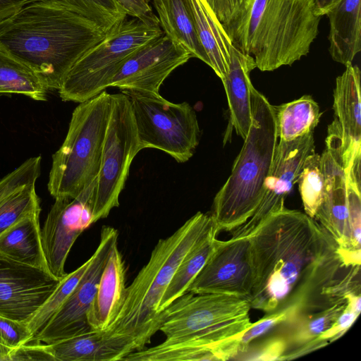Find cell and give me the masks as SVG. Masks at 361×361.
Returning a JSON list of instances; mask_svg holds the SVG:
<instances>
[{
	"mask_svg": "<svg viewBox=\"0 0 361 361\" xmlns=\"http://www.w3.org/2000/svg\"><path fill=\"white\" fill-rule=\"evenodd\" d=\"M216 233L210 235L194 247L178 267L169 285L160 300L158 312L163 311L188 289L212 254L217 242Z\"/></svg>",
	"mask_w": 361,
	"mask_h": 361,
	"instance_id": "cell-29",
	"label": "cell"
},
{
	"mask_svg": "<svg viewBox=\"0 0 361 361\" xmlns=\"http://www.w3.org/2000/svg\"><path fill=\"white\" fill-rule=\"evenodd\" d=\"M0 337L6 345L16 348L28 343L32 334L25 322L0 316Z\"/></svg>",
	"mask_w": 361,
	"mask_h": 361,
	"instance_id": "cell-36",
	"label": "cell"
},
{
	"mask_svg": "<svg viewBox=\"0 0 361 361\" xmlns=\"http://www.w3.org/2000/svg\"><path fill=\"white\" fill-rule=\"evenodd\" d=\"M61 280L0 252V316L26 323Z\"/></svg>",
	"mask_w": 361,
	"mask_h": 361,
	"instance_id": "cell-15",
	"label": "cell"
},
{
	"mask_svg": "<svg viewBox=\"0 0 361 361\" xmlns=\"http://www.w3.org/2000/svg\"><path fill=\"white\" fill-rule=\"evenodd\" d=\"M97 178L75 197L56 198L41 228L47 267L58 279L61 280L67 274L65 264L74 243L92 224Z\"/></svg>",
	"mask_w": 361,
	"mask_h": 361,
	"instance_id": "cell-12",
	"label": "cell"
},
{
	"mask_svg": "<svg viewBox=\"0 0 361 361\" xmlns=\"http://www.w3.org/2000/svg\"><path fill=\"white\" fill-rule=\"evenodd\" d=\"M40 212L35 183L27 185L0 203V235L21 219Z\"/></svg>",
	"mask_w": 361,
	"mask_h": 361,
	"instance_id": "cell-33",
	"label": "cell"
},
{
	"mask_svg": "<svg viewBox=\"0 0 361 361\" xmlns=\"http://www.w3.org/2000/svg\"><path fill=\"white\" fill-rule=\"evenodd\" d=\"M359 314L353 311L346 304L341 314L334 323L322 333L314 342L317 350L343 336L355 322Z\"/></svg>",
	"mask_w": 361,
	"mask_h": 361,
	"instance_id": "cell-37",
	"label": "cell"
},
{
	"mask_svg": "<svg viewBox=\"0 0 361 361\" xmlns=\"http://www.w3.org/2000/svg\"><path fill=\"white\" fill-rule=\"evenodd\" d=\"M0 343H3V344H4V342H3V341H2V339L1 338V337H0ZM4 345H5V344H4Z\"/></svg>",
	"mask_w": 361,
	"mask_h": 361,
	"instance_id": "cell-43",
	"label": "cell"
},
{
	"mask_svg": "<svg viewBox=\"0 0 361 361\" xmlns=\"http://www.w3.org/2000/svg\"><path fill=\"white\" fill-rule=\"evenodd\" d=\"M248 238L254 281L247 299L265 313L319 298L347 267L334 240L299 210L272 212Z\"/></svg>",
	"mask_w": 361,
	"mask_h": 361,
	"instance_id": "cell-1",
	"label": "cell"
},
{
	"mask_svg": "<svg viewBox=\"0 0 361 361\" xmlns=\"http://www.w3.org/2000/svg\"><path fill=\"white\" fill-rule=\"evenodd\" d=\"M300 305V304H293L280 310L266 313L259 320L252 323L241 334L235 336L234 338L238 350L237 355L242 353L253 340L267 334L278 324L288 319L298 310Z\"/></svg>",
	"mask_w": 361,
	"mask_h": 361,
	"instance_id": "cell-35",
	"label": "cell"
},
{
	"mask_svg": "<svg viewBox=\"0 0 361 361\" xmlns=\"http://www.w3.org/2000/svg\"><path fill=\"white\" fill-rule=\"evenodd\" d=\"M39 214L38 212L26 216L2 233L0 252L14 260L49 271L42 245Z\"/></svg>",
	"mask_w": 361,
	"mask_h": 361,
	"instance_id": "cell-26",
	"label": "cell"
},
{
	"mask_svg": "<svg viewBox=\"0 0 361 361\" xmlns=\"http://www.w3.org/2000/svg\"><path fill=\"white\" fill-rule=\"evenodd\" d=\"M37 1L40 0H0V23L26 5Z\"/></svg>",
	"mask_w": 361,
	"mask_h": 361,
	"instance_id": "cell-40",
	"label": "cell"
},
{
	"mask_svg": "<svg viewBox=\"0 0 361 361\" xmlns=\"http://www.w3.org/2000/svg\"><path fill=\"white\" fill-rule=\"evenodd\" d=\"M163 34L159 25L126 19L74 64L58 90L60 98L80 103L100 94L128 58Z\"/></svg>",
	"mask_w": 361,
	"mask_h": 361,
	"instance_id": "cell-7",
	"label": "cell"
},
{
	"mask_svg": "<svg viewBox=\"0 0 361 361\" xmlns=\"http://www.w3.org/2000/svg\"><path fill=\"white\" fill-rule=\"evenodd\" d=\"M334 119L328 127L326 148L344 170L361 157L360 70L352 63L336 79Z\"/></svg>",
	"mask_w": 361,
	"mask_h": 361,
	"instance_id": "cell-16",
	"label": "cell"
},
{
	"mask_svg": "<svg viewBox=\"0 0 361 361\" xmlns=\"http://www.w3.org/2000/svg\"><path fill=\"white\" fill-rule=\"evenodd\" d=\"M118 238L116 228L102 226L99 244L88 259V265L74 290L28 343L51 344L92 330L87 313L111 249L118 243Z\"/></svg>",
	"mask_w": 361,
	"mask_h": 361,
	"instance_id": "cell-11",
	"label": "cell"
},
{
	"mask_svg": "<svg viewBox=\"0 0 361 361\" xmlns=\"http://www.w3.org/2000/svg\"><path fill=\"white\" fill-rule=\"evenodd\" d=\"M278 137L290 141L313 133L322 113L316 101L310 95L279 106H274Z\"/></svg>",
	"mask_w": 361,
	"mask_h": 361,
	"instance_id": "cell-27",
	"label": "cell"
},
{
	"mask_svg": "<svg viewBox=\"0 0 361 361\" xmlns=\"http://www.w3.org/2000/svg\"><path fill=\"white\" fill-rule=\"evenodd\" d=\"M297 183L305 213L314 219L325 195L321 155L314 152L307 157Z\"/></svg>",
	"mask_w": 361,
	"mask_h": 361,
	"instance_id": "cell-30",
	"label": "cell"
},
{
	"mask_svg": "<svg viewBox=\"0 0 361 361\" xmlns=\"http://www.w3.org/2000/svg\"><path fill=\"white\" fill-rule=\"evenodd\" d=\"M126 289L125 264L116 243L111 249L87 313L92 330L109 328L119 312Z\"/></svg>",
	"mask_w": 361,
	"mask_h": 361,
	"instance_id": "cell-20",
	"label": "cell"
},
{
	"mask_svg": "<svg viewBox=\"0 0 361 361\" xmlns=\"http://www.w3.org/2000/svg\"><path fill=\"white\" fill-rule=\"evenodd\" d=\"M345 299L324 305L300 306L270 331L282 336L287 348L281 360H290L314 350V341L334 323L345 309Z\"/></svg>",
	"mask_w": 361,
	"mask_h": 361,
	"instance_id": "cell-19",
	"label": "cell"
},
{
	"mask_svg": "<svg viewBox=\"0 0 361 361\" xmlns=\"http://www.w3.org/2000/svg\"><path fill=\"white\" fill-rule=\"evenodd\" d=\"M111 112L97 178L92 224L106 218L119 205V195L130 164L140 151L130 101L123 93L111 94Z\"/></svg>",
	"mask_w": 361,
	"mask_h": 361,
	"instance_id": "cell-9",
	"label": "cell"
},
{
	"mask_svg": "<svg viewBox=\"0 0 361 361\" xmlns=\"http://www.w3.org/2000/svg\"><path fill=\"white\" fill-rule=\"evenodd\" d=\"M45 347L54 361H117L130 354L119 339L98 330L45 344Z\"/></svg>",
	"mask_w": 361,
	"mask_h": 361,
	"instance_id": "cell-22",
	"label": "cell"
},
{
	"mask_svg": "<svg viewBox=\"0 0 361 361\" xmlns=\"http://www.w3.org/2000/svg\"><path fill=\"white\" fill-rule=\"evenodd\" d=\"M252 123L231 175L216 194L211 216L219 233L245 224L260 204L279 142L274 106L250 87Z\"/></svg>",
	"mask_w": 361,
	"mask_h": 361,
	"instance_id": "cell-5",
	"label": "cell"
},
{
	"mask_svg": "<svg viewBox=\"0 0 361 361\" xmlns=\"http://www.w3.org/2000/svg\"><path fill=\"white\" fill-rule=\"evenodd\" d=\"M13 348L0 343V361H11L10 354Z\"/></svg>",
	"mask_w": 361,
	"mask_h": 361,
	"instance_id": "cell-42",
	"label": "cell"
},
{
	"mask_svg": "<svg viewBox=\"0 0 361 361\" xmlns=\"http://www.w3.org/2000/svg\"><path fill=\"white\" fill-rule=\"evenodd\" d=\"M254 281L248 237L217 240L216 247L188 289L194 294L220 293L247 298Z\"/></svg>",
	"mask_w": 361,
	"mask_h": 361,
	"instance_id": "cell-13",
	"label": "cell"
},
{
	"mask_svg": "<svg viewBox=\"0 0 361 361\" xmlns=\"http://www.w3.org/2000/svg\"><path fill=\"white\" fill-rule=\"evenodd\" d=\"M286 348L287 344L284 338L279 334L269 331L250 342L233 360H281Z\"/></svg>",
	"mask_w": 361,
	"mask_h": 361,
	"instance_id": "cell-34",
	"label": "cell"
},
{
	"mask_svg": "<svg viewBox=\"0 0 361 361\" xmlns=\"http://www.w3.org/2000/svg\"><path fill=\"white\" fill-rule=\"evenodd\" d=\"M109 34L126 19L127 13L116 0H59Z\"/></svg>",
	"mask_w": 361,
	"mask_h": 361,
	"instance_id": "cell-31",
	"label": "cell"
},
{
	"mask_svg": "<svg viewBox=\"0 0 361 361\" xmlns=\"http://www.w3.org/2000/svg\"><path fill=\"white\" fill-rule=\"evenodd\" d=\"M250 309L246 298L187 292L163 311L159 331L168 340L213 329L243 331L252 324Z\"/></svg>",
	"mask_w": 361,
	"mask_h": 361,
	"instance_id": "cell-10",
	"label": "cell"
},
{
	"mask_svg": "<svg viewBox=\"0 0 361 361\" xmlns=\"http://www.w3.org/2000/svg\"><path fill=\"white\" fill-rule=\"evenodd\" d=\"M48 91L34 71L0 46V94H21L45 101Z\"/></svg>",
	"mask_w": 361,
	"mask_h": 361,
	"instance_id": "cell-28",
	"label": "cell"
},
{
	"mask_svg": "<svg viewBox=\"0 0 361 361\" xmlns=\"http://www.w3.org/2000/svg\"><path fill=\"white\" fill-rule=\"evenodd\" d=\"M11 361L47 360L54 361L44 343H27L13 348L10 354Z\"/></svg>",
	"mask_w": 361,
	"mask_h": 361,
	"instance_id": "cell-39",
	"label": "cell"
},
{
	"mask_svg": "<svg viewBox=\"0 0 361 361\" xmlns=\"http://www.w3.org/2000/svg\"><path fill=\"white\" fill-rule=\"evenodd\" d=\"M233 46L272 71L306 56L322 17L308 0H206Z\"/></svg>",
	"mask_w": 361,
	"mask_h": 361,
	"instance_id": "cell-3",
	"label": "cell"
},
{
	"mask_svg": "<svg viewBox=\"0 0 361 361\" xmlns=\"http://www.w3.org/2000/svg\"><path fill=\"white\" fill-rule=\"evenodd\" d=\"M197 34L210 66L222 80L228 71L232 42L206 0H189Z\"/></svg>",
	"mask_w": 361,
	"mask_h": 361,
	"instance_id": "cell-24",
	"label": "cell"
},
{
	"mask_svg": "<svg viewBox=\"0 0 361 361\" xmlns=\"http://www.w3.org/2000/svg\"><path fill=\"white\" fill-rule=\"evenodd\" d=\"M314 148L313 133L290 141L278 142L262 201L245 224L231 231L232 237H249L270 214L285 206V200L297 183L305 159Z\"/></svg>",
	"mask_w": 361,
	"mask_h": 361,
	"instance_id": "cell-14",
	"label": "cell"
},
{
	"mask_svg": "<svg viewBox=\"0 0 361 361\" xmlns=\"http://www.w3.org/2000/svg\"><path fill=\"white\" fill-rule=\"evenodd\" d=\"M108 34L59 0L29 4L0 23V46L59 90L74 64Z\"/></svg>",
	"mask_w": 361,
	"mask_h": 361,
	"instance_id": "cell-2",
	"label": "cell"
},
{
	"mask_svg": "<svg viewBox=\"0 0 361 361\" xmlns=\"http://www.w3.org/2000/svg\"><path fill=\"white\" fill-rule=\"evenodd\" d=\"M111 105L104 90L74 109L64 141L52 155L47 188L54 199L75 197L97 178Z\"/></svg>",
	"mask_w": 361,
	"mask_h": 361,
	"instance_id": "cell-6",
	"label": "cell"
},
{
	"mask_svg": "<svg viewBox=\"0 0 361 361\" xmlns=\"http://www.w3.org/2000/svg\"><path fill=\"white\" fill-rule=\"evenodd\" d=\"M164 34L208 65V59L196 31L189 0H154Z\"/></svg>",
	"mask_w": 361,
	"mask_h": 361,
	"instance_id": "cell-25",
	"label": "cell"
},
{
	"mask_svg": "<svg viewBox=\"0 0 361 361\" xmlns=\"http://www.w3.org/2000/svg\"><path fill=\"white\" fill-rule=\"evenodd\" d=\"M314 13L322 17L341 0H308Z\"/></svg>",
	"mask_w": 361,
	"mask_h": 361,
	"instance_id": "cell-41",
	"label": "cell"
},
{
	"mask_svg": "<svg viewBox=\"0 0 361 361\" xmlns=\"http://www.w3.org/2000/svg\"><path fill=\"white\" fill-rule=\"evenodd\" d=\"M128 98L140 149L161 150L183 163L194 154L200 128L194 109L187 102L173 103L159 93L122 90Z\"/></svg>",
	"mask_w": 361,
	"mask_h": 361,
	"instance_id": "cell-8",
	"label": "cell"
},
{
	"mask_svg": "<svg viewBox=\"0 0 361 361\" xmlns=\"http://www.w3.org/2000/svg\"><path fill=\"white\" fill-rule=\"evenodd\" d=\"M321 160L325 178V195L314 219L338 248L353 250L351 247L345 171L326 148L321 155Z\"/></svg>",
	"mask_w": 361,
	"mask_h": 361,
	"instance_id": "cell-18",
	"label": "cell"
},
{
	"mask_svg": "<svg viewBox=\"0 0 361 361\" xmlns=\"http://www.w3.org/2000/svg\"><path fill=\"white\" fill-rule=\"evenodd\" d=\"M88 262L89 259L73 271L67 274L48 300L25 323L32 334V338L47 324L65 302L82 277Z\"/></svg>",
	"mask_w": 361,
	"mask_h": 361,
	"instance_id": "cell-32",
	"label": "cell"
},
{
	"mask_svg": "<svg viewBox=\"0 0 361 361\" xmlns=\"http://www.w3.org/2000/svg\"><path fill=\"white\" fill-rule=\"evenodd\" d=\"M213 233L218 234L211 214L198 212L157 242L147 263L126 287L119 312L105 330L119 339L130 353L145 348L159 331L162 314L158 312L159 305L178 267Z\"/></svg>",
	"mask_w": 361,
	"mask_h": 361,
	"instance_id": "cell-4",
	"label": "cell"
},
{
	"mask_svg": "<svg viewBox=\"0 0 361 361\" xmlns=\"http://www.w3.org/2000/svg\"><path fill=\"white\" fill-rule=\"evenodd\" d=\"M133 16L149 25H159L157 16L153 13L149 0H116Z\"/></svg>",
	"mask_w": 361,
	"mask_h": 361,
	"instance_id": "cell-38",
	"label": "cell"
},
{
	"mask_svg": "<svg viewBox=\"0 0 361 361\" xmlns=\"http://www.w3.org/2000/svg\"><path fill=\"white\" fill-rule=\"evenodd\" d=\"M255 68L253 57L232 44L228 71L221 81L227 97L231 126L243 140L252 123L250 73Z\"/></svg>",
	"mask_w": 361,
	"mask_h": 361,
	"instance_id": "cell-21",
	"label": "cell"
},
{
	"mask_svg": "<svg viewBox=\"0 0 361 361\" xmlns=\"http://www.w3.org/2000/svg\"><path fill=\"white\" fill-rule=\"evenodd\" d=\"M190 54L164 34L135 51L114 76L110 87L159 93L166 78L185 63Z\"/></svg>",
	"mask_w": 361,
	"mask_h": 361,
	"instance_id": "cell-17",
	"label": "cell"
},
{
	"mask_svg": "<svg viewBox=\"0 0 361 361\" xmlns=\"http://www.w3.org/2000/svg\"><path fill=\"white\" fill-rule=\"evenodd\" d=\"M326 16L332 59L345 66L352 63L361 50V0H341Z\"/></svg>",
	"mask_w": 361,
	"mask_h": 361,
	"instance_id": "cell-23",
	"label": "cell"
}]
</instances>
